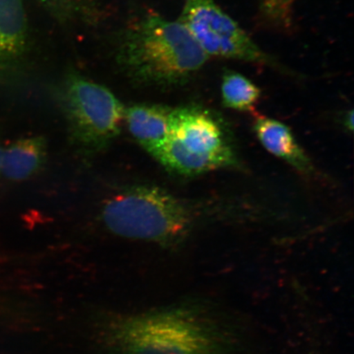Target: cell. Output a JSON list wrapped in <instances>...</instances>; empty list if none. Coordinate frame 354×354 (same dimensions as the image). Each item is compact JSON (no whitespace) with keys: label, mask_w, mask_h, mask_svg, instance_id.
Wrapping results in <instances>:
<instances>
[{"label":"cell","mask_w":354,"mask_h":354,"mask_svg":"<svg viewBox=\"0 0 354 354\" xmlns=\"http://www.w3.org/2000/svg\"><path fill=\"white\" fill-rule=\"evenodd\" d=\"M61 98L71 136L86 151L104 149L120 132L126 109L109 88L69 75Z\"/></svg>","instance_id":"obj_5"},{"label":"cell","mask_w":354,"mask_h":354,"mask_svg":"<svg viewBox=\"0 0 354 354\" xmlns=\"http://www.w3.org/2000/svg\"><path fill=\"white\" fill-rule=\"evenodd\" d=\"M171 109L158 104H136L125 110L128 129L142 147L156 158L165 145Z\"/></svg>","instance_id":"obj_7"},{"label":"cell","mask_w":354,"mask_h":354,"mask_svg":"<svg viewBox=\"0 0 354 354\" xmlns=\"http://www.w3.org/2000/svg\"><path fill=\"white\" fill-rule=\"evenodd\" d=\"M3 154V149L1 147V146H0V174H1Z\"/></svg>","instance_id":"obj_15"},{"label":"cell","mask_w":354,"mask_h":354,"mask_svg":"<svg viewBox=\"0 0 354 354\" xmlns=\"http://www.w3.org/2000/svg\"><path fill=\"white\" fill-rule=\"evenodd\" d=\"M209 57L178 20L145 13L121 35L119 66L133 82L145 86L180 85L202 69Z\"/></svg>","instance_id":"obj_2"},{"label":"cell","mask_w":354,"mask_h":354,"mask_svg":"<svg viewBox=\"0 0 354 354\" xmlns=\"http://www.w3.org/2000/svg\"><path fill=\"white\" fill-rule=\"evenodd\" d=\"M221 91L225 107L238 111H253L261 96L251 80L234 71L225 73Z\"/></svg>","instance_id":"obj_11"},{"label":"cell","mask_w":354,"mask_h":354,"mask_svg":"<svg viewBox=\"0 0 354 354\" xmlns=\"http://www.w3.org/2000/svg\"><path fill=\"white\" fill-rule=\"evenodd\" d=\"M28 42V21L24 0H0V64L19 59Z\"/></svg>","instance_id":"obj_8"},{"label":"cell","mask_w":354,"mask_h":354,"mask_svg":"<svg viewBox=\"0 0 354 354\" xmlns=\"http://www.w3.org/2000/svg\"><path fill=\"white\" fill-rule=\"evenodd\" d=\"M205 54L288 71L257 44L215 0H185L178 17Z\"/></svg>","instance_id":"obj_6"},{"label":"cell","mask_w":354,"mask_h":354,"mask_svg":"<svg viewBox=\"0 0 354 354\" xmlns=\"http://www.w3.org/2000/svg\"><path fill=\"white\" fill-rule=\"evenodd\" d=\"M254 127L261 143L270 153L299 170H310L311 165L306 155L285 124L265 116H257Z\"/></svg>","instance_id":"obj_10"},{"label":"cell","mask_w":354,"mask_h":354,"mask_svg":"<svg viewBox=\"0 0 354 354\" xmlns=\"http://www.w3.org/2000/svg\"><path fill=\"white\" fill-rule=\"evenodd\" d=\"M101 336L107 354H230L232 348L223 322L190 303L113 317Z\"/></svg>","instance_id":"obj_1"},{"label":"cell","mask_w":354,"mask_h":354,"mask_svg":"<svg viewBox=\"0 0 354 354\" xmlns=\"http://www.w3.org/2000/svg\"><path fill=\"white\" fill-rule=\"evenodd\" d=\"M261 10L267 19L279 26L289 28L296 0H259Z\"/></svg>","instance_id":"obj_12"},{"label":"cell","mask_w":354,"mask_h":354,"mask_svg":"<svg viewBox=\"0 0 354 354\" xmlns=\"http://www.w3.org/2000/svg\"><path fill=\"white\" fill-rule=\"evenodd\" d=\"M234 154L214 118L196 107L171 109L165 145L156 158L168 170L185 176L232 165Z\"/></svg>","instance_id":"obj_4"},{"label":"cell","mask_w":354,"mask_h":354,"mask_svg":"<svg viewBox=\"0 0 354 354\" xmlns=\"http://www.w3.org/2000/svg\"><path fill=\"white\" fill-rule=\"evenodd\" d=\"M46 8L48 13L60 21L73 20L77 15L79 6L77 0H35Z\"/></svg>","instance_id":"obj_13"},{"label":"cell","mask_w":354,"mask_h":354,"mask_svg":"<svg viewBox=\"0 0 354 354\" xmlns=\"http://www.w3.org/2000/svg\"><path fill=\"white\" fill-rule=\"evenodd\" d=\"M101 218L116 236L162 246L183 241L190 227L189 212L183 203L166 190L150 185L131 187L110 198Z\"/></svg>","instance_id":"obj_3"},{"label":"cell","mask_w":354,"mask_h":354,"mask_svg":"<svg viewBox=\"0 0 354 354\" xmlns=\"http://www.w3.org/2000/svg\"><path fill=\"white\" fill-rule=\"evenodd\" d=\"M46 153V141L42 137L17 140L3 150L1 174L11 180L28 179L41 169Z\"/></svg>","instance_id":"obj_9"},{"label":"cell","mask_w":354,"mask_h":354,"mask_svg":"<svg viewBox=\"0 0 354 354\" xmlns=\"http://www.w3.org/2000/svg\"><path fill=\"white\" fill-rule=\"evenodd\" d=\"M346 122H345V125H347L348 127L351 128V130L353 131V112L351 111L347 115Z\"/></svg>","instance_id":"obj_14"}]
</instances>
